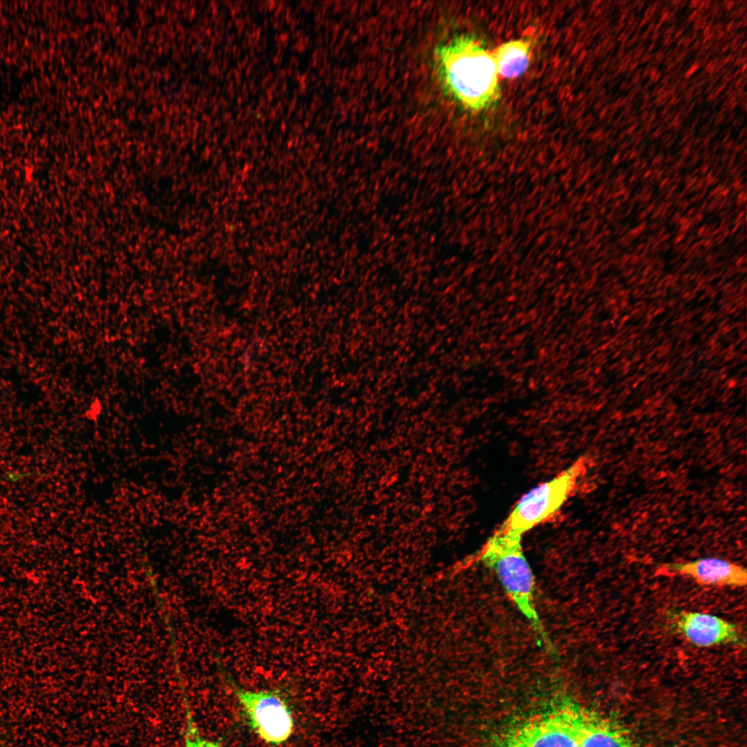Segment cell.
<instances>
[{
  "label": "cell",
  "mask_w": 747,
  "mask_h": 747,
  "mask_svg": "<svg viewBox=\"0 0 747 747\" xmlns=\"http://www.w3.org/2000/svg\"><path fill=\"white\" fill-rule=\"evenodd\" d=\"M185 726L183 747H223L216 741L202 737L191 715L187 703H185Z\"/></svg>",
  "instance_id": "10"
},
{
  "label": "cell",
  "mask_w": 747,
  "mask_h": 747,
  "mask_svg": "<svg viewBox=\"0 0 747 747\" xmlns=\"http://www.w3.org/2000/svg\"><path fill=\"white\" fill-rule=\"evenodd\" d=\"M522 535L500 528L488 540L483 560L496 571L510 598L533 622V578L522 548Z\"/></svg>",
  "instance_id": "3"
},
{
  "label": "cell",
  "mask_w": 747,
  "mask_h": 747,
  "mask_svg": "<svg viewBox=\"0 0 747 747\" xmlns=\"http://www.w3.org/2000/svg\"><path fill=\"white\" fill-rule=\"evenodd\" d=\"M580 458L552 479L525 494L516 504L501 529L522 535L556 513L575 490L585 470Z\"/></svg>",
  "instance_id": "2"
},
{
  "label": "cell",
  "mask_w": 747,
  "mask_h": 747,
  "mask_svg": "<svg viewBox=\"0 0 747 747\" xmlns=\"http://www.w3.org/2000/svg\"><path fill=\"white\" fill-rule=\"evenodd\" d=\"M499 747H579L578 708H564L527 721Z\"/></svg>",
  "instance_id": "5"
},
{
  "label": "cell",
  "mask_w": 747,
  "mask_h": 747,
  "mask_svg": "<svg viewBox=\"0 0 747 747\" xmlns=\"http://www.w3.org/2000/svg\"><path fill=\"white\" fill-rule=\"evenodd\" d=\"M236 697L249 726L262 741L277 746L291 737L294 730L292 712L278 693L237 690Z\"/></svg>",
  "instance_id": "4"
},
{
  "label": "cell",
  "mask_w": 747,
  "mask_h": 747,
  "mask_svg": "<svg viewBox=\"0 0 747 747\" xmlns=\"http://www.w3.org/2000/svg\"><path fill=\"white\" fill-rule=\"evenodd\" d=\"M579 747H635L614 726L578 708Z\"/></svg>",
  "instance_id": "8"
},
{
  "label": "cell",
  "mask_w": 747,
  "mask_h": 747,
  "mask_svg": "<svg viewBox=\"0 0 747 747\" xmlns=\"http://www.w3.org/2000/svg\"><path fill=\"white\" fill-rule=\"evenodd\" d=\"M438 59L443 80L465 107L480 111L499 97L498 73L492 53L469 37H461L440 47Z\"/></svg>",
  "instance_id": "1"
},
{
  "label": "cell",
  "mask_w": 747,
  "mask_h": 747,
  "mask_svg": "<svg viewBox=\"0 0 747 747\" xmlns=\"http://www.w3.org/2000/svg\"><path fill=\"white\" fill-rule=\"evenodd\" d=\"M672 629L688 642L699 647L721 645L745 647L746 639L738 626L717 616L691 611H676L668 614Z\"/></svg>",
  "instance_id": "6"
},
{
  "label": "cell",
  "mask_w": 747,
  "mask_h": 747,
  "mask_svg": "<svg viewBox=\"0 0 747 747\" xmlns=\"http://www.w3.org/2000/svg\"><path fill=\"white\" fill-rule=\"evenodd\" d=\"M663 569L690 578L704 586L743 587L747 582V573L744 567L719 557L665 563L663 564Z\"/></svg>",
  "instance_id": "7"
},
{
  "label": "cell",
  "mask_w": 747,
  "mask_h": 747,
  "mask_svg": "<svg viewBox=\"0 0 747 747\" xmlns=\"http://www.w3.org/2000/svg\"><path fill=\"white\" fill-rule=\"evenodd\" d=\"M530 43L524 39L503 43L492 53L499 75L516 78L527 69L530 61Z\"/></svg>",
  "instance_id": "9"
}]
</instances>
